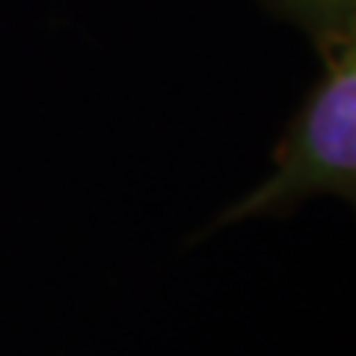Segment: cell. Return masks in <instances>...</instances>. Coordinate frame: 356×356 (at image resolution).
<instances>
[{"label": "cell", "instance_id": "6da1fadb", "mask_svg": "<svg viewBox=\"0 0 356 356\" xmlns=\"http://www.w3.org/2000/svg\"><path fill=\"white\" fill-rule=\"evenodd\" d=\"M312 196H339L356 208V21L276 143L270 175L220 211L211 229L285 217Z\"/></svg>", "mask_w": 356, "mask_h": 356}, {"label": "cell", "instance_id": "7a4b0ae2", "mask_svg": "<svg viewBox=\"0 0 356 356\" xmlns=\"http://www.w3.org/2000/svg\"><path fill=\"white\" fill-rule=\"evenodd\" d=\"M261 3L273 15L303 30L321 60L336 48L356 21V0H261Z\"/></svg>", "mask_w": 356, "mask_h": 356}]
</instances>
